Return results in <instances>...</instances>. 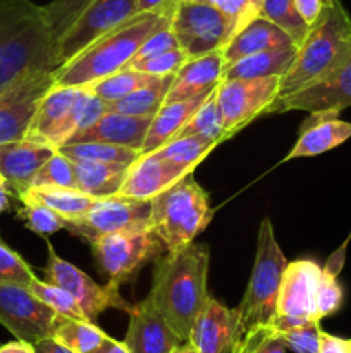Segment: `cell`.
<instances>
[{"mask_svg": "<svg viewBox=\"0 0 351 353\" xmlns=\"http://www.w3.org/2000/svg\"><path fill=\"white\" fill-rule=\"evenodd\" d=\"M209 265L210 250L203 243H189L181 250L165 252L155 261L147 299L182 341L189 340L193 323L209 299Z\"/></svg>", "mask_w": 351, "mask_h": 353, "instance_id": "cell-1", "label": "cell"}, {"mask_svg": "<svg viewBox=\"0 0 351 353\" xmlns=\"http://www.w3.org/2000/svg\"><path fill=\"white\" fill-rule=\"evenodd\" d=\"M55 69V37L45 6L0 0V92L28 76Z\"/></svg>", "mask_w": 351, "mask_h": 353, "instance_id": "cell-2", "label": "cell"}, {"mask_svg": "<svg viewBox=\"0 0 351 353\" xmlns=\"http://www.w3.org/2000/svg\"><path fill=\"white\" fill-rule=\"evenodd\" d=\"M178 0H164L148 12L134 14L54 71L55 86H88L127 68L141 45L167 23Z\"/></svg>", "mask_w": 351, "mask_h": 353, "instance_id": "cell-3", "label": "cell"}, {"mask_svg": "<svg viewBox=\"0 0 351 353\" xmlns=\"http://www.w3.org/2000/svg\"><path fill=\"white\" fill-rule=\"evenodd\" d=\"M350 55L351 16L341 0H323L322 12L298 45L291 69L281 78L279 97L291 95L319 81Z\"/></svg>", "mask_w": 351, "mask_h": 353, "instance_id": "cell-4", "label": "cell"}, {"mask_svg": "<svg viewBox=\"0 0 351 353\" xmlns=\"http://www.w3.org/2000/svg\"><path fill=\"white\" fill-rule=\"evenodd\" d=\"M150 203V226L167 252L193 243L213 217L209 195L193 178V172L153 196Z\"/></svg>", "mask_w": 351, "mask_h": 353, "instance_id": "cell-5", "label": "cell"}, {"mask_svg": "<svg viewBox=\"0 0 351 353\" xmlns=\"http://www.w3.org/2000/svg\"><path fill=\"white\" fill-rule=\"evenodd\" d=\"M286 265L288 261L275 240L272 221L264 217L258 228L257 255H255L250 281L243 300L236 307L237 338L251 327L272 324L277 314L279 290H281Z\"/></svg>", "mask_w": 351, "mask_h": 353, "instance_id": "cell-6", "label": "cell"}, {"mask_svg": "<svg viewBox=\"0 0 351 353\" xmlns=\"http://www.w3.org/2000/svg\"><path fill=\"white\" fill-rule=\"evenodd\" d=\"M240 28L227 14L195 0H178L171 16L172 33L188 59L224 50Z\"/></svg>", "mask_w": 351, "mask_h": 353, "instance_id": "cell-7", "label": "cell"}, {"mask_svg": "<svg viewBox=\"0 0 351 353\" xmlns=\"http://www.w3.org/2000/svg\"><path fill=\"white\" fill-rule=\"evenodd\" d=\"M89 245L107 283L117 288L131 281L145 265L155 262L167 252L151 228L109 234Z\"/></svg>", "mask_w": 351, "mask_h": 353, "instance_id": "cell-8", "label": "cell"}, {"mask_svg": "<svg viewBox=\"0 0 351 353\" xmlns=\"http://www.w3.org/2000/svg\"><path fill=\"white\" fill-rule=\"evenodd\" d=\"M150 214V200L131 199L117 193L105 199H96L85 216L65 223V230L92 243L109 234L148 230L151 228Z\"/></svg>", "mask_w": 351, "mask_h": 353, "instance_id": "cell-9", "label": "cell"}, {"mask_svg": "<svg viewBox=\"0 0 351 353\" xmlns=\"http://www.w3.org/2000/svg\"><path fill=\"white\" fill-rule=\"evenodd\" d=\"M279 76L268 78H222L217 85V102L224 119V133L234 137L255 117L264 116L279 97Z\"/></svg>", "mask_w": 351, "mask_h": 353, "instance_id": "cell-10", "label": "cell"}, {"mask_svg": "<svg viewBox=\"0 0 351 353\" xmlns=\"http://www.w3.org/2000/svg\"><path fill=\"white\" fill-rule=\"evenodd\" d=\"M136 14V0H92L55 43L57 68Z\"/></svg>", "mask_w": 351, "mask_h": 353, "instance_id": "cell-11", "label": "cell"}, {"mask_svg": "<svg viewBox=\"0 0 351 353\" xmlns=\"http://www.w3.org/2000/svg\"><path fill=\"white\" fill-rule=\"evenodd\" d=\"M43 272L45 281L65 290L78 302L85 316L93 323L107 309H119L129 312L133 307L123 299L117 286L110 285V283L107 285L95 283L81 269L58 257L52 245H48V262Z\"/></svg>", "mask_w": 351, "mask_h": 353, "instance_id": "cell-12", "label": "cell"}, {"mask_svg": "<svg viewBox=\"0 0 351 353\" xmlns=\"http://www.w3.org/2000/svg\"><path fill=\"white\" fill-rule=\"evenodd\" d=\"M320 268L313 261L289 262L284 269L279 290L277 314L272 326L277 331L299 326L317 319V288L320 281Z\"/></svg>", "mask_w": 351, "mask_h": 353, "instance_id": "cell-13", "label": "cell"}, {"mask_svg": "<svg viewBox=\"0 0 351 353\" xmlns=\"http://www.w3.org/2000/svg\"><path fill=\"white\" fill-rule=\"evenodd\" d=\"M58 319L61 316L36 299L28 286L0 285V324L16 340L36 345L52 338Z\"/></svg>", "mask_w": 351, "mask_h": 353, "instance_id": "cell-14", "label": "cell"}, {"mask_svg": "<svg viewBox=\"0 0 351 353\" xmlns=\"http://www.w3.org/2000/svg\"><path fill=\"white\" fill-rule=\"evenodd\" d=\"M54 72H38L0 92V145L23 140L48 90Z\"/></svg>", "mask_w": 351, "mask_h": 353, "instance_id": "cell-15", "label": "cell"}, {"mask_svg": "<svg viewBox=\"0 0 351 353\" xmlns=\"http://www.w3.org/2000/svg\"><path fill=\"white\" fill-rule=\"evenodd\" d=\"M346 107H351V55L319 81L291 95L275 99L265 110V114H281L289 112V110L341 112Z\"/></svg>", "mask_w": 351, "mask_h": 353, "instance_id": "cell-16", "label": "cell"}, {"mask_svg": "<svg viewBox=\"0 0 351 353\" xmlns=\"http://www.w3.org/2000/svg\"><path fill=\"white\" fill-rule=\"evenodd\" d=\"M124 343L131 353H171L184 341L148 299L131 307Z\"/></svg>", "mask_w": 351, "mask_h": 353, "instance_id": "cell-17", "label": "cell"}, {"mask_svg": "<svg viewBox=\"0 0 351 353\" xmlns=\"http://www.w3.org/2000/svg\"><path fill=\"white\" fill-rule=\"evenodd\" d=\"M193 171H195L193 168L176 164V162L162 159L155 154L140 155L127 169L119 195L151 200Z\"/></svg>", "mask_w": 351, "mask_h": 353, "instance_id": "cell-18", "label": "cell"}, {"mask_svg": "<svg viewBox=\"0 0 351 353\" xmlns=\"http://www.w3.org/2000/svg\"><path fill=\"white\" fill-rule=\"evenodd\" d=\"M236 338V309H227L209 295L193 323L188 341L198 353H231Z\"/></svg>", "mask_w": 351, "mask_h": 353, "instance_id": "cell-19", "label": "cell"}, {"mask_svg": "<svg viewBox=\"0 0 351 353\" xmlns=\"http://www.w3.org/2000/svg\"><path fill=\"white\" fill-rule=\"evenodd\" d=\"M76 92L78 86H52L41 100L24 138L57 150L65 145L69 140L67 121Z\"/></svg>", "mask_w": 351, "mask_h": 353, "instance_id": "cell-20", "label": "cell"}, {"mask_svg": "<svg viewBox=\"0 0 351 353\" xmlns=\"http://www.w3.org/2000/svg\"><path fill=\"white\" fill-rule=\"evenodd\" d=\"M351 138V123L339 119L336 110H319L310 112L299 128V137L291 148L286 161L299 157H315L339 147Z\"/></svg>", "mask_w": 351, "mask_h": 353, "instance_id": "cell-21", "label": "cell"}, {"mask_svg": "<svg viewBox=\"0 0 351 353\" xmlns=\"http://www.w3.org/2000/svg\"><path fill=\"white\" fill-rule=\"evenodd\" d=\"M57 152L48 145L36 143L23 138L17 141L0 145V176L12 188L14 195L19 196L28 192L31 181L41 165Z\"/></svg>", "mask_w": 351, "mask_h": 353, "instance_id": "cell-22", "label": "cell"}, {"mask_svg": "<svg viewBox=\"0 0 351 353\" xmlns=\"http://www.w3.org/2000/svg\"><path fill=\"white\" fill-rule=\"evenodd\" d=\"M151 119L153 116H131V114L107 110L92 126L72 134L67 143L103 141V143L136 148L141 152Z\"/></svg>", "mask_w": 351, "mask_h": 353, "instance_id": "cell-23", "label": "cell"}, {"mask_svg": "<svg viewBox=\"0 0 351 353\" xmlns=\"http://www.w3.org/2000/svg\"><path fill=\"white\" fill-rule=\"evenodd\" d=\"M224 71H226V61L222 50L188 59L174 74L171 90L165 97V103L188 100L200 93L212 92L224 78Z\"/></svg>", "mask_w": 351, "mask_h": 353, "instance_id": "cell-24", "label": "cell"}, {"mask_svg": "<svg viewBox=\"0 0 351 353\" xmlns=\"http://www.w3.org/2000/svg\"><path fill=\"white\" fill-rule=\"evenodd\" d=\"M291 45H296L295 40L281 26L262 16H255L231 38L229 43L224 47L222 55L226 68H229L240 59Z\"/></svg>", "mask_w": 351, "mask_h": 353, "instance_id": "cell-25", "label": "cell"}, {"mask_svg": "<svg viewBox=\"0 0 351 353\" xmlns=\"http://www.w3.org/2000/svg\"><path fill=\"white\" fill-rule=\"evenodd\" d=\"M209 93L210 92L200 93V95L188 100L164 103L151 119L147 138H145L143 147H141V155L158 150L167 141H171L178 134V131L188 123L189 117L195 114V110L202 105L203 100L209 97Z\"/></svg>", "mask_w": 351, "mask_h": 353, "instance_id": "cell-26", "label": "cell"}, {"mask_svg": "<svg viewBox=\"0 0 351 353\" xmlns=\"http://www.w3.org/2000/svg\"><path fill=\"white\" fill-rule=\"evenodd\" d=\"M72 168L76 188L93 199H105L119 193L129 165L116 162L72 161Z\"/></svg>", "mask_w": 351, "mask_h": 353, "instance_id": "cell-27", "label": "cell"}, {"mask_svg": "<svg viewBox=\"0 0 351 353\" xmlns=\"http://www.w3.org/2000/svg\"><path fill=\"white\" fill-rule=\"evenodd\" d=\"M296 52H298V45H291V47L274 48V50L260 52V54L240 59L229 68H226L224 78H268V76L282 78L291 69L296 59Z\"/></svg>", "mask_w": 351, "mask_h": 353, "instance_id": "cell-28", "label": "cell"}, {"mask_svg": "<svg viewBox=\"0 0 351 353\" xmlns=\"http://www.w3.org/2000/svg\"><path fill=\"white\" fill-rule=\"evenodd\" d=\"M172 79H174V74L158 76L157 79L141 86L124 99L107 103V110L131 114V116H155L165 103V97L171 90Z\"/></svg>", "mask_w": 351, "mask_h": 353, "instance_id": "cell-29", "label": "cell"}, {"mask_svg": "<svg viewBox=\"0 0 351 353\" xmlns=\"http://www.w3.org/2000/svg\"><path fill=\"white\" fill-rule=\"evenodd\" d=\"M107 336L109 334L103 333L93 321L67 317H61L52 333V338L58 345L74 353L93 352Z\"/></svg>", "mask_w": 351, "mask_h": 353, "instance_id": "cell-30", "label": "cell"}, {"mask_svg": "<svg viewBox=\"0 0 351 353\" xmlns=\"http://www.w3.org/2000/svg\"><path fill=\"white\" fill-rule=\"evenodd\" d=\"M182 137H202L212 140L215 143H222L227 140L224 133V119L220 112L219 102H217V86L209 93L202 105L195 110L188 123L178 131L174 138Z\"/></svg>", "mask_w": 351, "mask_h": 353, "instance_id": "cell-31", "label": "cell"}, {"mask_svg": "<svg viewBox=\"0 0 351 353\" xmlns=\"http://www.w3.org/2000/svg\"><path fill=\"white\" fill-rule=\"evenodd\" d=\"M24 193H30V195H33L34 199L43 202L45 205L54 209L58 216L64 217L65 223H69V221H76L81 216H85V214L89 210V207H92L96 200L93 199V196L83 193L81 190L78 188H54V186H41V188H30Z\"/></svg>", "mask_w": 351, "mask_h": 353, "instance_id": "cell-32", "label": "cell"}, {"mask_svg": "<svg viewBox=\"0 0 351 353\" xmlns=\"http://www.w3.org/2000/svg\"><path fill=\"white\" fill-rule=\"evenodd\" d=\"M61 154L71 161H93V162H116V164L131 165L141 155L140 150L123 145L103 143V141H81V143H65L58 148Z\"/></svg>", "mask_w": 351, "mask_h": 353, "instance_id": "cell-33", "label": "cell"}, {"mask_svg": "<svg viewBox=\"0 0 351 353\" xmlns=\"http://www.w3.org/2000/svg\"><path fill=\"white\" fill-rule=\"evenodd\" d=\"M158 76L148 74V72L136 71V69L124 68L120 71L114 72V74L107 76V78L98 79V81L88 85L100 99L105 100L107 103L116 102V100L124 99L129 93L136 92L141 86L148 85L153 79H157Z\"/></svg>", "mask_w": 351, "mask_h": 353, "instance_id": "cell-34", "label": "cell"}, {"mask_svg": "<svg viewBox=\"0 0 351 353\" xmlns=\"http://www.w3.org/2000/svg\"><path fill=\"white\" fill-rule=\"evenodd\" d=\"M17 199L23 203L21 210L17 212V217L24 221L30 231L40 234V236H50V234H55L65 228L64 217L58 216L54 209L45 205L43 202L34 199L30 193H23Z\"/></svg>", "mask_w": 351, "mask_h": 353, "instance_id": "cell-35", "label": "cell"}, {"mask_svg": "<svg viewBox=\"0 0 351 353\" xmlns=\"http://www.w3.org/2000/svg\"><path fill=\"white\" fill-rule=\"evenodd\" d=\"M217 145L219 143L202 137L172 138L164 147H160L155 152H150V154L158 155L162 159H167V161L176 162V164L188 165V168L195 169Z\"/></svg>", "mask_w": 351, "mask_h": 353, "instance_id": "cell-36", "label": "cell"}, {"mask_svg": "<svg viewBox=\"0 0 351 353\" xmlns=\"http://www.w3.org/2000/svg\"><path fill=\"white\" fill-rule=\"evenodd\" d=\"M258 16L281 26L295 40L296 45L301 43V40L308 33L310 26L296 10L295 0H264Z\"/></svg>", "mask_w": 351, "mask_h": 353, "instance_id": "cell-37", "label": "cell"}, {"mask_svg": "<svg viewBox=\"0 0 351 353\" xmlns=\"http://www.w3.org/2000/svg\"><path fill=\"white\" fill-rule=\"evenodd\" d=\"M341 264H343V259L339 261L337 257H330L329 264L320 272L319 288H317V319L319 321L336 314L343 305V288L337 281Z\"/></svg>", "mask_w": 351, "mask_h": 353, "instance_id": "cell-38", "label": "cell"}, {"mask_svg": "<svg viewBox=\"0 0 351 353\" xmlns=\"http://www.w3.org/2000/svg\"><path fill=\"white\" fill-rule=\"evenodd\" d=\"M28 288L45 305L50 307L57 316L67 317V319H88L81 307L78 305V302L65 290L58 288V286L52 285L48 281H41L38 278H34Z\"/></svg>", "mask_w": 351, "mask_h": 353, "instance_id": "cell-39", "label": "cell"}, {"mask_svg": "<svg viewBox=\"0 0 351 353\" xmlns=\"http://www.w3.org/2000/svg\"><path fill=\"white\" fill-rule=\"evenodd\" d=\"M284 340L272 324L255 326L241 334L231 353H286Z\"/></svg>", "mask_w": 351, "mask_h": 353, "instance_id": "cell-40", "label": "cell"}, {"mask_svg": "<svg viewBox=\"0 0 351 353\" xmlns=\"http://www.w3.org/2000/svg\"><path fill=\"white\" fill-rule=\"evenodd\" d=\"M54 186V188H76L74 168L72 161L61 152H55L31 181L30 188Z\"/></svg>", "mask_w": 351, "mask_h": 353, "instance_id": "cell-41", "label": "cell"}, {"mask_svg": "<svg viewBox=\"0 0 351 353\" xmlns=\"http://www.w3.org/2000/svg\"><path fill=\"white\" fill-rule=\"evenodd\" d=\"M34 278L33 269L0 236V285L30 286Z\"/></svg>", "mask_w": 351, "mask_h": 353, "instance_id": "cell-42", "label": "cell"}, {"mask_svg": "<svg viewBox=\"0 0 351 353\" xmlns=\"http://www.w3.org/2000/svg\"><path fill=\"white\" fill-rule=\"evenodd\" d=\"M279 333L288 350L295 353H319L320 350V340H322L320 321H308V323L279 331Z\"/></svg>", "mask_w": 351, "mask_h": 353, "instance_id": "cell-43", "label": "cell"}, {"mask_svg": "<svg viewBox=\"0 0 351 353\" xmlns=\"http://www.w3.org/2000/svg\"><path fill=\"white\" fill-rule=\"evenodd\" d=\"M89 2L92 0H52L48 6H45V12H47L52 31H54L55 43Z\"/></svg>", "mask_w": 351, "mask_h": 353, "instance_id": "cell-44", "label": "cell"}, {"mask_svg": "<svg viewBox=\"0 0 351 353\" xmlns=\"http://www.w3.org/2000/svg\"><path fill=\"white\" fill-rule=\"evenodd\" d=\"M174 48H179V45H178V40H176L174 33H172L171 19H169L167 23L162 24L157 31H153V33L145 40V43L141 45L138 54L134 55V59L131 61V64L127 65V68H133V65H136L138 62H143L147 61V59L155 57V55L158 54L174 50Z\"/></svg>", "mask_w": 351, "mask_h": 353, "instance_id": "cell-45", "label": "cell"}, {"mask_svg": "<svg viewBox=\"0 0 351 353\" xmlns=\"http://www.w3.org/2000/svg\"><path fill=\"white\" fill-rule=\"evenodd\" d=\"M186 61H188V57H186L184 52H182L181 48H174V50L158 54L143 62H138V64L133 65L131 69H136V71H143L155 76L176 74Z\"/></svg>", "mask_w": 351, "mask_h": 353, "instance_id": "cell-46", "label": "cell"}, {"mask_svg": "<svg viewBox=\"0 0 351 353\" xmlns=\"http://www.w3.org/2000/svg\"><path fill=\"white\" fill-rule=\"evenodd\" d=\"M195 2H202L210 7H215L220 12L227 14V16L233 17L234 21H237L241 28H243L248 21L253 19L255 16H258L257 10H255L253 6L250 3V0H195Z\"/></svg>", "mask_w": 351, "mask_h": 353, "instance_id": "cell-47", "label": "cell"}, {"mask_svg": "<svg viewBox=\"0 0 351 353\" xmlns=\"http://www.w3.org/2000/svg\"><path fill=\"white\" fill-rule=\"evenodd\" d=\"M295 6L301 19L305 21L308 26H312L320 16L323 7V0H295Z\"/></svg>", "mask_w": 351, "mask_h": 353, "instance_id": "cell-48", "label": "cell"}, {"mask_svg": "<svg viewBox=\"0 0 351 353\" xmlns=\"http://www.w3.org/2000/svg\"><path fill=\"white\" fill-rule=\"evenodd\" d=\"M319 353H350V345H348V340H344V338H337L334 334L323 333L322 331Z\"/></svg>", "mask_w": 351, "mask_h": 353, "instance_id": "cell-49", "label": "cell"}, {"mask_svg": "<svg viewBox=\"0 0 351 353\" xmlns=\"http://www.w3.org/2000/svg\"><path fill=\"white\" fill-rule=\"evenodd\" d=\"M89 353H131V352H129V348L126 347V343H124V341H117V340H114V338L107 336L105 340H103L102 343L95 348V350L89 352Z\"/></svg>", "mask_w": 351, "mask_h": 353, "instance_id": "cell-50", "label": "cell"}, {"mask_svg": "<svg viewBox=\"0 0 351 353\" xmlns=\"http://www.w3.org/2000/svg\"><path fill=\"white\" fill-rule=\"evenodd\" d=\"M0 353H36V348H34L33 343L16 340L10 341V343L0 345Z\"/></svg>", "mask_w": 351, "mask_h": 353, "instance_id": "cell-51", "label": "cell"}, {"mask_svg": "<svg viewBox=\"0 0 351 353\" xmlns=\"http://www.w3.org/2000/svg\"><path fill=\"white\" fill-rule=\"evenodd\" d=\"M34 348H36V353H74L58 345L54 338H45V340L38 341Z\"/></svg>", "mask_w": 351, "mask_h": 353, "instance_id": "cell-52", "label": "cell"}, {"mask_svg": "<svg viewBox=\"0 0 351 353\" xmlns=\"http://www.w3.org/2000/svg\"><path fill=\"white\" fill-rule=\"evenodd\" d=\"M12 188L7 185V181H3L2 185H0V214L7 212V210L10 209V199H12Z\"/></svg>", "mask_w": 351, "mask_h": 353, "instance_id": "cell-53", "label": "cell"}, {"mask_svg": "<svg viewBox=\"0 0 351 353\" xmlns=\"http://www.w3.org/2000/svg\"><path fill=\"white\" fill-rule=\"evenodd\" d=\"M164 0H136V14L148 12V10L158 7Z\"/></svg>", "mask_w": 351, "mask_h": 353, "instance_id": "cell-54", "label": "cell"}, {"mask_svg": "<svg viewBox=\"0 0 351 353\" xmlns=\"http://www.w3.org/2000/svg\"><path fill=\"white\" fill-rule=\"evenodd\" d=\"M171 353H198V352L195 350V347H193L189 341H184V343H181L179 347H176Z\"/></svg>", "mask_w": 351, "mask_h": 353, "instance_id": "cell-55", "label": "cell"}, {"mask_svg": "<svg viewBox=\"0 0 351 353\" xmlns=\"http://www.w3.org/2000/svg\"><path fill=\"white\" fill-rule=\"evenodd\" d=\"M262 2H264V0H250V3L251 6H253V9L257 10V14L260 12V7H262Z\"/></svg>", "mask_w": 351, "mask_h": 353, "instance_id": "cell-56", "label": "cell"}, {"mask_svg": "<svg viewBox=\"0 0 351 353\" xmlns=\"http://www.w3.org/2000/svg\"><path fill=\"white\" fill-rule=\"evenodd\" d=\"M3 181H6V179H3V178H2V176H0V185H2V183H3Z\"/></svg>", "mask_w": 351, "mask_h": 353, "instance_id": "cell-57", "label": "cell"}, {"mask_svg": "<svg viewBox=\"0 0 351 353\" xmlns=\"http://www.w3.org/2000/svg\"><path fill=\"white\" fill-rule=\"evenodd\" d=\"M348 345H350V353H351V340H348Z\"/></svg>", "mask_w": 351, "mask_h": 353, "instance_id": "cell-58", "label": "cell"}]
</instances>
